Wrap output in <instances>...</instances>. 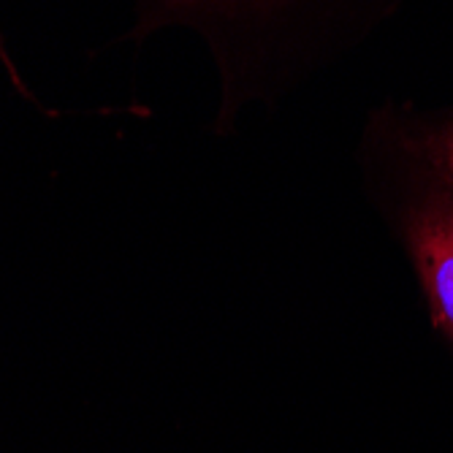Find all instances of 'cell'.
Listing matches in <instances>:
<instances>
[{
	"mask_svg": "<svg viewBox=\"0 0 453 453\" xmlns=\"http://www.w3.org/2000/svg\"><path fill=\"white\" fill-rule=\"evenodd\" d=\"M126 38L185 27L207 47L218 73L212 128L231 136L250 106H277L332 63L356 35L358 0H134Z\"/></svg>",
	"mask_w": 453,
	"mask_h": 453,
	"instance_id": "obj_1",
	"label": "cell"
},
{
	"mask_svg": "<svg viewBox=\"0 0 453 453\" xmlns=\"http://www.w3.org/2000/svg\"><path fill=\"white\" fill-rule=\"evenodd\" d=\"M372 174L378 203L413 264L432 323L453 342V180L424 144L391 155Z\"/></svg>",
	"mask_w": 453,
	"mask_h": 453,
	"instance_id": "obj_2",
	"label": "cell"
},
{
	"mask_svg": "<svg viewBox=\"0 0 453 453\" xmlns=\"http://www.w3.org/2000/svg\"><path fill=\"white\" fill-rule=\"evenodd\" d=\"M424 147L429 150V155L434 157L437 166L453 180V122H448L437 139L424 142Z\"/></svg>",
	"mask_w": 453,
	"mask_h": 453,
	"instance_id": "obj_3",
	"label": "cell"
},
{
	"mask_svg": "<svg viewBox=\"0 0 453 453\" xmlns=\"http://www.w3.org/2000/svg\"><path fill=\"white\" fill-rule=\"evenodd\" d=\"M0 63H4V68H6V73H9V79H12V85H14V90H19L22 93V98H27L30 104H35L38 106V101H35V96L25 88V81H22V76H19V68L14 65V60H12V55H9V50H6V41H4V33H0Z\"/></svg>",
	"mask_w": 453,
	"mask_h": 453,
	"instance_id": "obj_4",
	"label": "cell"
}]
</instances>
